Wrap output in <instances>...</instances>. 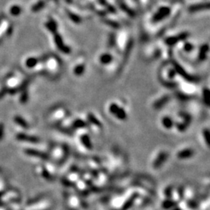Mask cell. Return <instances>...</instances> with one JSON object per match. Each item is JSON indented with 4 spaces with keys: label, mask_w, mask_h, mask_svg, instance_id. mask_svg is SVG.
<instances>
[{
    "label": "cell",
    "mask_w": 210,
    "mask_h": 210,
    "mask_svg": "<svg viewBox=\"0 0 210 210\" xmlns=\"http://www.w3.org/2000/svg\"><path fill=\"white\" fill-rule=\"evenodd\" d=\"M194 49V46H193L192 44L189 43V42H186L184 45V50L187 52H191Z\"/></svg>",
    "instance_id": "7c38bea8"
},
{
    "label": "cell",
    "mask_w": 210,
    "mask_h": 210,
    "mask_svg": "<svg viewBox=\"0 0 210 210\" xmlns=\"http://www.w3.org/2000/svg\"><path fill=\"white\" fill-rule=\"evenodd\" d=\"M104 22L107 25H108V26H111V27H113V28H115V29H117V28H119L120 27V24H119V23H118V22H116V21H114V20H104Z\"/></svg>",
    "instance_id": "30bf717a"
},
{
    "label": "cell",
    "mask_w": 210,
    "mask_h": 210,
    "mask_svg": "<svg viewBox=\"0 0 210 210\" xmlns=\"http://www.w3.org/2000/svg\"><path fill=\"white\" fill-rule=\"evenodd\" d=\"M169 122H172V121L170 120V118H164V119H163V126H165V127L166 128H169L170 125L168 124H169Z\"/></svg>",
    "instance_id": "5bb4252c"
},
{
    "label": "cell",
    "mask_w": 210,
    "mask_h": 210,
    "mask_svg": "<svg viewBox=\"0 0 210 210\" xmlns=\"http://www.w3.org/2000/svg\"><path fill=\"white\" fill-rule=\"evenodd\" d=\"M65 1L67 3H72V0H65Z\"/></svg>",
    "instance_id": "9a60e30c"
},
{
    "label": "cell",
    "mask_w": 210,
    "mask_h": 210,
    "mask_svg": "<svg viewBox=\"0 0 210 210\" xmlns=\"http://www.w3.org/2000/svg\"><path fill=\"white\" fill-rule=\"evenodd\" d=\"M119 1H123V0H119Z\"/></svg>",
    "instance_id": "2e32d148"
},
{
    "label": "cell",
    "mask_w": 210,
    "mask_h": 210,
    "mask_svg": "<svg viewBox=\"0 0 210 210\" xmlns=\"http://www.w3.org/2000/svg\"><path fill=\"white\" fill-rule=\"evenodd\" d=\"M66 13H67V16H68V18L70 19V20H71V21H72L74 23H76V24H78V23H80L81 21H82V19H81L80 17L79 16L76 15V13H74V12H72V11L67 9Z\"/></svg>",
    "instance_id": "52a82bcc"
},
{
    "label": "cell",
    "mask_w": 210,
    "mask_h": 210,
    "mask_svg": "<svg viewBox=\"0 0 210 210\" xmlns=\"http://www.w3.org/2000/svg\"><path fill=\"white\" fill-rule=\"evenodd\" d=\"M104 7L106 8L107 11V12H111V13H114V12H116V9H115V8L113 6H111V5L108 4V3H107V4L106 5V6H104Z\"/></svg>",
    "instance_id": "4fadbf2b"
},
{
    "label": "cell",
    "mask_w": 210,
    "mask_h": 210,
    "mask_svg": "<svg viewBox=\"0 0 210 210\" xmlns=\"http://www.w3.org/2000/svg\"><path fill=\"white\" fill-rule=\"evenodd\" d=\"M188 36H189V33L188 32H182L175 36L167 37L165 40V43H166V44L169 45V46H173V45L176 44L177 42L186 40L188 37Z\"/></svg>",
    "instance_id": "7a4b0ae2"
},
{
    "label": "cell",
    "mask_w": 210,
    "mask_h": 210,
    "mask_svg": "<svg viewBox=\"0 0 210 210\" xmlns=\"http://www.w3.org/2000/svg\"><path fill=\"white\" fill-rule=\"evenodd\" d=\"M85 71V65L83 64H79L76 65L74 68V73L76 76H81Z\"/></svg>",
    "instance_id": "9c48e42d"
},
{
    "label": "cell",
    "mask_w": 210,
    "mask_h": 210,
    "mask_svg": "<svg viewBox=\"0 0 210 210\" xmlns=\"http://www.w3.org/2000/svg\"><path fill=\"white\" fill-rule=\"evenodd\" d=\"M170 8L167 7V6H162V7L159 8L158 10L152 16V23H158V22L162 21L164 19L167 18L170 16Z\"/></svg>",
    "instance_id": "6da1fadb"
},
{
    "label": "cell",
    "mask_w": 210,
    "mask_h": 210,
    "mask_svg": "<svg viewBox=\"0 0 210 210\" xmlns=\"http://www.w3.org/2000/svg\"><path fill=\"white\" fill-rule=\"evenodd\" d=\"M209 9V3L204 2V3H197V4L191 5L188 8V11L190 12H196L198 11L206 10Z\"/></svg>",
    "instance_id": "277c9868"
},
{
    "label": "cell",
    "mask_w": 210,
    "mask_h": 210,
    "mask_svg": "<svg viewBox=\"0 0 210 210\" xmlns=\"http://www.w3.org/2000/svg\"><path fill=\"white\" fill-rule=\"evenodd\" d=\"M47 26H48V28L51 31L52 33H54L55 34L56 30H57V24L54 21H50L49 23H47Z\"/></svg>",
    "instance_id": "8fae6325"
},
{
    "label": "cell",
    "mask_w": 210,
    "mask_h": 210,
    "mask_svg": "<svg viewBox=\"0 0 210 210\" xmlns=\"http://www.w3.org/2000/svg\"><path fill=\"white\" fill-rule=\"evenodd\" d=\"M113 59V57L109 53H104V54H102L100 57V62L101 64L103 65H107V64L110 63Z\"/></svg>",
    "instance_id": "ba28073f"
},
{
    "label": "cell",
    "mask_w": 210,
    "mask_h": 210,
    "mask_svg": "<svg viewBox=\"0 0 210 210\" xmlns=\"http://www.w3.org/2000/svg\"><path fill=\"white\" fill-rule=\"evenodd\" d=\"M209 47L208 44H205L200 48L198 53V59L200 61H204L207 57V53H208Z\"/></svg>",
    "instance_id": "8992f818"
},
{
    "label": "cell",
    "mask_w": 210,
    "mask_h": 210,
    "mask_svg": "<svg viewBox=\"0 0 210 210\" xmlns=\"http://www.w3.org/2000/svg\"><path fill=\"white\" fill-rule=\"evenodd\" d=\"M54 41H55L56 46L58 47L59 50L62 52L65 53V54H69L71 52V48L68 46H65L64 44L63 40L62 38V36L58 34H54Z\"/></svg>",
    "instance_id": "3957f363"
},
{
    "label": "cell",
    "mask_w": 210,
    "mask_h": 210,
    "mask_svg": "<svg viewBox=\"0 0 210 210\" xmlns=\"http://www.w3.org/2000/svg\"><path fill=\"white\" fill-rule=\"evenodd\" d=\"M118 7H119L120 9L123 11V12H125L128 16H131V17H134L135 16V11H134L132 8L128 6L123 1H119V0H118Z\"/></svg>",
    "instance_id": "5b68a950"
}]
</instances>
